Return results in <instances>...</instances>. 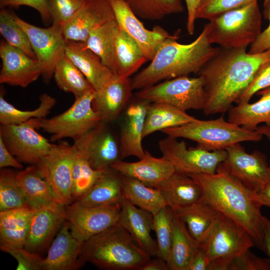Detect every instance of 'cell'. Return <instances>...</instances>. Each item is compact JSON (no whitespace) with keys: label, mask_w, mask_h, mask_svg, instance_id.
Here are the masks:
<instances>
[{"label":"cell","mask_w":270,"mask_h":270,"mask_svg":"<svg viewBox=\"0 0 270 270\" xmlns=\"http://www.w3.org/2000/svg\"><path fill=\"white\" fill-rule=\"evenodd\" d=\"M256 130L260 132L263 136H264L270 142V127L266 125H262L260 126H258L256 129ZM269 165L270 166V158Z\"/></svg>","instance_id":"obj_58"},{"label":"cell","mask_w":270,"mask_h":270,"mask_svg":"<svg viewBox=\"0 0 270 270\" xmlns=\"http://www.w3.org/2000/svg\"><path fill=\"white\" fill-rule=\"evenodd\" d=\"M262 14L269 24L261 32L259 36L250 45L248 53L254 54L262 52L270 49V0H264L263 3Z\"/></svg>","instance_id":"obj_50"},{"label":"cell","mask_w":270,"mask_h":270,"mask_svg":"<svg viewBox=\"0 0 270 270\" xmlns=\"http://www.w3.org/2000/svg\"><path fill=\"white\" fill-rule=\"evenodd\" d=\"M226 150L224 164L248 188L256 192L270 183V166L264 154L256 150L248 153L240 143Z\"/></svg>","instance_id":"obj_15"},{"label":"cell","mask_w":270,"mask_h":270,"mask_svg":"<svg viewBox=\"0 0 270 270\" xmlns=\"http://www.w3.org/2000/svg\"><path fill=\"white\" fill-rule=\"evenodd\" d=\"M20 6H28L35 9L40 14L42 20L46 23L51 20L46 0H0L2 8L6 6L18 7Z\"/></svg>","instance_id":"obj_51"},{"label":"cell","mask_w":270,"mask_h":270,"mask_svg":"<svg viewBox=\"0 0 270 270\" xmlns=\"http://www.w3.org/2000/svg\"><path fill=\"white\" fill-rule=\"evenodd\" d=\"M130 79L116 76L101 89L94 91L92 107L102 122L115 120L126 106L132 90Z\"/></svg>","instance_id":"obj_26"},{"label":"cell","mask_w":270,"mask_h":270,"mask_svg":"<svg viewBox=\"0 0 270 270\" xmlns=\"http://www.w3.org/2000/svg\"><path fill=\"white\" fill-rule=\"evenodd\" d=\"M210 262L204 247L200 244L192 259L188 270H208Z\"/></svg>","instance_id":"obj_52"},{"label":"cell","mask_w":270,"mask_h":270,"mask_svg":"<svg viewBox=\"0 0 270 270\" xmlns=\"http://www.w3.org/2000/svg\"><path fill=\"white\" fill-rule=\"evenodd\" d=\"M53 76L58 88L72 93L75 99L94 90L84 74L65 52L56 62Z\"/></svg>","instance_id":"obj_37"},{"label":"cell","mask_w":270,"mask_h":270,"mask_svg":"<svg viewBox=\"0 0 270 270\" xmlns=\"http://www.w3.org/2000/svg\"><path fill=\"white\" fill-rule=\"evenodd\" d=\"M73 146L96 170L110 168L122 160L120 142L102 122L74 140Z\"/></svg>","instance_id":"obj_17"},{"label":"cell","mask_w":270,"mask_h":270,"mask_svg":"<svg viewBox=\"0 0 270 270\" xmlns=\"http://www.w3.org/2000/svg\"><path fill=\"white\" fill-rule=\"evenodd\" d=\"M151 258L117 223L84 242L80 261L101 270H140Z\"/></svg>","instance_id":"obj_4"},{"label":"cell","mask_w":270,"mask_h":270,"mask_svg":"<svg viewBox=\"0 0 270 270\" xmlns=\"http://www.w3.org/2000/svg\"><path fill=\"white\" fill-rule=\"evenodd\" d=\"M170 270L168 262L159 256L151 258L146 262L140 270Z\"/></svg>","instance_id":"obj_56"},{"label":"cell","mask_w":270,"mask_h":270,"mask_svg":"<svg viewBox=\"0 0 270 270\" xmlns=\"http://www.w3.org/2000/svg\"><path fill=\"white\" fill-rule=\"evenodd\" d=\"M118 223L132 236L138 245L150 257L158 256L156 242L151 236L154 216L124 198Z\"/></svg>","instance_id":"obj_23"},{"label":"cell","mask_w":270,"mask_h":270,"mask_svg":"<svg viewBox=\"0 0 270 270\" xmlns=\"http://www.w3.org/2000/svg\"><path fill=\"white\" fill-rule=\"evenodd\" d=\"M94 96V90L88 92L75 99L64 112L50 118H32V123L36 129L50 134L52 142L64 138L77 140L102 122L92 107Z\"/></svg>","instance_id":"obj_7"},{"label":"cell","mask_w":270,"mask_h":270,"mask_svg":"<svg viewBox=\"0 0 270 270\" xmlns=\"http://www.w3.org/2000/svg\"><path fill=\"white\" fill-rule=\"evenodd\" d=\"M16 177L28 208L37 210L61 204L36 166L32 165L18 172Z\"/></svg>","instance_id":"obj_27"},{"label":"cell","mask_w":270,"mask_h":270,"mask_svg":"<svg viewBox=\"0 0 270 270\" xmlns=\"http://www.w3.org/2000/svg\"><path fill=\"white\" fill-rule=\"evenodd\" d=\"M14 18L24 30L42 69V75L46 80L53 76L55 66L64 53L66 40L62 28L52 24L47 28L32 24L14 14Z\"/></svg>","instance_id":"obj_14"},{"label":"cell","mask_w":270,"mask_h":270,"mask_svg":"<svg viewBox=\"0 0 270 270\" xmlns=\"http://www.w3.org/2000/svg\"><path fill=\"white\" fill-rule=\"evenodd\" d=\"M35 212L27 206L0 212V245L24 247Z\"/></svg>","instance_id":"obj_30"},{"label":"cell","mask_w":270,"mask_h":270,"mask_svg":"<svg viewBox=\"0 0 270 270\" xmlns=\"http://www.w3.org/2000/svg\"><path fill=\"white\" fill-rule=\"evenodd\" d=\"M158 148L175 172L186 174H214L227 156L226 150L209 151L198 146L188 148L184 140L170 136L159 141Z\"/></svg>","instance_id":"obj_9"},{"label":"cell","mask_w":270,"mask_h":270,"mask_svg":"<svg viewBox=\"0 0 270 270\" xmlns=\"http://www.w3.org/2000/svg\"><path fill=\"white\" fill-rule=\"evenodd\" d=\"M124 200L121 175L110 168L80 200V204L98 207L122 204Z\"/></svg>","instance_id":"obj_29"},{"label":"cell","mask_w":270,"mask_h":270,"mask_svg":"<svg viewBox=\"0 0 270 270\" xmlns=\"http://www.w3.org/2000/svg\"><path fill=\"white\" fill-rule=\"evenodd\" d=\"M84 243L72 234L66 220L51 244L43 259L42 270H76L82 266L80 261Z\"/></svg>","instance_id":"obj_22"},{"label":"cell","mask_w":270,"mask_h":270,"mask_svg":"<svg viewBox=\"0 0 270 270\" xmlns=\"http://www.w3.org/2000/svg\"><path fill=\"white\" fill-rule=\"evenodd\" d=\"M110 167L120 175L138 180L146 185L157 188L174 172L171 164L164 157L156 158L145 150L144 156L135 162L120 160Z\"/></svg>","instance_id":"obj_20"},{"label":"cell","mask_w":270,"mask_h":270,"mask_svg":"<svg viewBox=\"0 0 270 270\" xmlns=\"http://www.w3.org/2000/svg\"><path fill=\"white\" fill-rule=\"evenodd\" d=\"M176 39L164 42L150 64L130 80L133 90H140L160 82L198 74L221 48L208 42L206 28L190 43L182 44Z\"/></svg>","instance_id":"obj_3"},{"label":"cell","mask_w":270,"mask_h":270,"mask_svg":"<svg viewBox=\"0 0 270 270\" xmlns=\"http://www.w3.org/2000/svg\"><path fill=\"white\" fill-rule=\"evenodd\" d=\"M2 250L12 256L17 261L16 270H42L43 259L39 254L30 252L24 247H11L0 245Z\"/></svg>","instance_id":"obj_47"},{"label":"cell","mask_w":270,"mask_h":270,"mask_svg":"<svg viewBox=\"0 0 270 270\" xmlns=\"http://www.w3.org/2000/svg\"><path fill=\"white\" fill-rule=\"evenodd\" d=\"M0 83L26 88L42 75L36 59L2 40L0 44Z\"/></svg>","instance_id":"obj_18"},{"label":"cell","mask_w":270,"mask_h":270,"mask_svg":"<svg viewBox=\"0 0 270 270\" xmlns=\"http://www.w3.org/2000/svg\"><path fill=\"white\" fill-rule=\"evenodd\" d=\"M138 17L156 20L172 14L182 12V0H123Z\"/></svg>","instance_id":"obj_41"},{"label":"cell","mask_w":270,"mask_h":270,"mask_svg":"<svg viewBox=\"0 0 270 270\" xmlns=\"http://www.w3.org/2000/svg\"><path fill=\"white\" fill-rule=\"evenodd\" d=\"M138 99L166 104L180 110H202L206 102L203 79L200 76H179L138 90Z\"/></svg>","instance_id":"obj_8"},{"label":"cell","mask_w":270,"mask_h":270,"mask_svg":"<svg viewBox=\"0 0 270 270\" xmlns=\"http://www.w3.org/2000/svg\"><path fill=\"white\" fill-rule=\"evenodd\" d=\"M208 42L224 48H246L262 32L257 0L224 12L204 26Z\"/></svg>","instance_id":"obj_5"},{"label":"cell","mask_w":270,"mask_h":270,"mask_svg":"<svg viewBox=\"0 0 270 270\" xmlns=\"http://www.w3.org/2000/svg\"><path fill=\"white\" fill-rule=\"evenodd\" d=\"M258 0H201L196 18L208 20L226 12L232 10Z\"/></svg>","instance_id":"obj_45"},{"label":"cell","mask_w":270,"mask_h":270,"mask_svg":"<svg viewBox=\"0 0 270 270\" xmlns=\"http://www.w3.org/2000/svg\"><path fill=\"white\" fill-rule=\"evenodd\" d=\"M197 118L170 105L150 102L148 106L143 138L157 131L182 126L195 121Z\"/></svg>","instance_id":"obj_35"},{"label":"cell","mask_w":270,"mask_h":270,"mask_svg":"<svg viewBox=\"0 0 270 270\" xmlns=\"http://www.w3.org/2000/svg\"><path fill=\"white\" fill-rule=\"evenodd\" d=\"M228 270H270V258L258 256L249 249L230 261Z\"/></svg>","instance_id":"obj_49"},{"label":"cell","mask_w":270,"mask_h":270,"mask_svg":"<svg viewBox=\"0 0 270 270\" xmlns=\"http://www.w3.org/2000/svg\"><path fill=\"white\" fill-rule=\"evenodd\" d=\"M16 172L2 168L0 171V212L28 207L18 184Z\"/></svg>","instance_id":"obj_44"},{"label":"cell","mask_w":270,"mask_h":270,"mask_svg":"<svg viewBox=\"0 0 270 270\" xmlns=\"http://www.w3.org/2000/svg\"><path fill=\"white\" fill-rule=\"evenodd\" d=\"M200 187L202 198L222 214L242 227L260 248L262 241V206L256 192L232 175L223 162L215 173L188 174Z\"/></svg>","instance_id":"obj_2"},{"label":"cell","mask_w":270,"mask_h":270,"mask_svg":"<svg viewBox=\"0 0 270 270\" xmlns=\"http://www.w3.org/2000/svg\"><path fill=\"white\" fill-rule=\"evenodd\" d=\"M115 16L108 0H86L75 15L62 27L66 41L86 42L90 32Z\"/></svg>","instance_id":"obj_19"},{"label":"cell","mask_w":270,"mask_h":270,"mask_svg":"<svg viewBox=\"0 0 270 270\" xmlns=\"http://www.w3.org/2000/svg\"><path fill=\"white\" fill-rule=\"evenodd\" d=\"M157 188L173 209L202 199V190L196 182L188 174L176 172Z\"/></svg>","instance_id":"obj_33"},{"label":"cell","mask_w":270,"mask_h":270,"mask_svg":"<svg viewBox=\"0 0 270 270\" xmlns=\"http://www.w3.org/2000/svg\"><path fill=\"white\" fill-rule=\"evenodd\" d=\"M187 9L186 30L189 34L194 32L196 12L201 0H184Z\"/></svg>","instance_id":"obj_54"},{"label":"cell","mask_w":270,"mask_h":270,"mask_svg":"<svg viewBox=\"0 0 270 270\" xmlns=\"http://www.w3.org/2000/svg\"><path fill=\"white\" fill-rule=\"evenodd\" d=\"M174 210L200 244L206 242L220 214L203 198L198 202Z\"/></svg>","instance_id":"obj_28"},{"label":"cell","mask_w":270,"mask_h":270,"mask_svg":"<svg viewBox=\"0 0 270 270\" xmlns=\"http://www.w3.org/2000/svg\"><path fill=\"white\" fill-rule=\"evenodd\" d=\"M199 246L174 212L172 240L168 262L170 270H188Z\"/></svg>","instance_id":"obj_34"},{"label":"cell","mask_w":270,"mask_h":270,"mask_svg":"<svg viewBox=\"0 0 270 270\" xmlns=\"http://www.w3.org/2000/svg\"><path fill=\"white\" fill-rule=\"evenodd\" d=\"M64 206L60 204L36 210L24 247L39 254L47 248L66 220Z\"/></svg>","instance_id":"obj_21"},{"label":"cell","mask_w":270,"mask_h":270,"mask_svg":"<svg viewBox=\"0 0 270 270\" xmlns=\"http://www.w3.org/2000/svg\"><path fill=\"white\" fill-rule=\"evenodd\" d=\"M150 103L147 100L138 99L130 104L126 110L119 142L122 160L129 156L140 159L144 154L142 140Z\"/></svg>","instance_id":"obj_25"},{"label":"cell","mask_w":270,"mask_h":270,"mask_svg":"<svg viewBox=\"0 0 270 270\" xmlns=\"http://www.w3.org/2000/svg\"><path fill=\"white\" fill-rule=\"evenodd\" d=\"M120 28L116 18L107 22L93 30L85 42L116 76L118 72L116 41Z\"/></svg>","instance_id":"obj_31"},{"label":"cell","mask_w":270,"mask_h":270,"mask_svg":"<svg viewBox=\"0 0 270 270\" xmlns=\"http://www.w3.org/2000/svg\"><path fill=\"white\" fill-rule=\"evenodd\" d=\"M0 32L8 44L36 59L28 36L16 21L14 13L6 8H2L0 12Z\"/></svg>","instance_id":"obj_43"},{"label":"cell","mask_w":270,"mask_h":270,"mask_svg":"<svg viewBox=\"0 0 270 270\" xmlns=\"http://www.w3.org/2000/svg\"><path fill=\"white\" fill-rule=\"evenodd\" d=\"M269 86H270V58L258 68L252 81L236 103L238 104L249 102L254 94Z\"/></svg>","instance_id":"obj_48"},{"label":"cell","mask_w":270,"mask_h":270,"mask_svg":"<svg viewBox=\"0 0 270 270\" xmlns=\"http://www.w3.org/2000/svg\"><path fill=\"white\" fill-rule=\"evenodd\" d=\"M64 52L84 74L94 91L101 89L117 76L84 42L66 41Z\"/></svg>","instance_id":"obj_24"},{"label":"cell","mask_w":270,"mask_h":270,"mask_svg":"<svg viewBox=\"0 0 270 270\" xmlns=\"http://www.w3.org/2000/svg\"><path fill=\"white\" fill-rule=\"evenodd\" d=\"M154 216V230L156 232L158 256L168 264L173 236L174 210L168 206L160 209Z\"/></svg>","instance_id":"obj_42"},{"label":"cell","mask_w":270,"mask_h":270,"mask_svg":"<svg viewBox=\"0 0 270 270\" xmlns=\"http://www.w3.org/2000/svg\"><path fill=\"white\" fill-rule=\"evenodd\" d=\"M108 0L120 26L136 42L148 60L154 58L164 42L179 38L180 32L170 34L160 26L146 29L123 0Z\"/></svg>","instance_id":"obj_16"},{"label":"cell","mask_w":270,"mask_h":270,"mask_svg":"<svg viewBox=\"0 0 270 270\" xmlns=\"http://www.w3.org/2000/svg\"><path fill=\"white\" fill-rule=\"evenodd\" d=\"M40 104L32 110H22L6 100L2 92L0 94V122L1 124H19L34 118H45L54 106L56 100L47 94H42Z\"/></svg>","instance_id":"obj_40"},{"label":"cell","mask_w":270,"mask_h":270,"mask_svg":"<svg viewBox=\"0 0 270 270\" xmlns=\"http://www.w3.org/2000/svg\"><path fill=\"white\" fill-rule=\"evenodd\" d=\"M116 52L118 76L122 78H129L148 60L136 42L120 27L116 38Z\"/></svg>","instance_id":"obj_38"},{"label":"cell","mask_w":270,"mask_h":270,"mask_svg":"<svg viewBox=\"0 0 270 270\" xmlns=\"http://www.w3.org/2000/svg\"><path fill=\"white\" fill-rule=\"evenodd\" d=\"M256 194L262 206L270 208V183L256 192Z\"/></svg>","instance_id":"obj_57"},{"label":"cell","mask_w":270,"mask_h":270,"mask_svg":"<svg viewBox=\"0 0 270 270\" xmlns=\"http://www.w3.org/2000/svg\"><path fill=\"white\" fill-rule=\"evenodd\" d=\"M270 258V220L264 216L262 241L260 248Z\"/></svg>","instance_id":"obj_55"},{"label":"cell","mask_w":270,"mask_h":270,"mask_svg":"<svg viewBox=\"0 0 270 270\" xmlns=\"http://www.w3.org/2000/svg\"><path fill=\"white\" fill-rule=\"evenodd\" d=\"M124 198L153 215L168 206L158 188L146 185L135 178L122 176Z\"/></svg>","instance_id":"obj_36"},{"label":"cell","mask_w":270,"mask_h":270,"mask_svg":"<svg viewBox=\"0 0 270 270\" xmlns=\"http://www.w3.org/2000/svg\"><path fill=\"white\" fill-rule=\"evenodd\" d=\"M246 48H224L198 73L203 79L206 116L224 113L232 108L261 66L270 58V49L250 54Z\"/></svg>","instance_id":"obj_1"},{"label":"cell","mask_w":270,"mask_h":270,"mask_svg":"<svg viewBox=\"0 0 270 270\" xmlns=\"http://www.w3.org/2000/svg\"><path fill=\"white\" fill-rule=\"evenodd\" d=\"M36 130L32 119L19 124H1L0 137L18 161L35 165L54 145Z\"/></svg>","instance_id":"obj_12"},{"label":"cell","mask_w":270,"mask_h":270,"mask_svg":"<svg viewBox=\"0 0 270 270\" xmlns=\"http://www.w3.org/2000/svg\"><path fill=\"white\" fill-rule=\"evenodd\" d=\"M12 167L22 170L23 166L8 150L0 137V168Z\"/></svg>","instance_id":"obj_53"},{"label":"cell","mask_w":270,"mask_h":270,"mask_svg":"<svg viewBox=\"0 0 270 270\" xmlns=\"http://www.w3.org/2000/svg\"><path fill=\"white\" fill-rule=\"evenodd\" d=\"M121 205L90 207L74 202L65 206L66 220L72 235L84 243L118 223Z\"/></svg>","instance_id":"obj_13"},{"label":"cell","mask_w":270,"mask_h":270,"mask_svg":"<svg viewBox=\"0 0 270 270\" xmlns=\"http://www.w3.org/2000/svg\"><path fill=\"white\" fill-rule=\"evenodd\" d=\"M86 0H46L52 24L62 28L81 8Z\"/></svg>","instance_id":"obj_46"},{"label":"cell","mask_w":270,"mask_h":270,"mask_svg":"<svg viewBox=\"0 0 270 270\" xmlns=\"http://www.w3.org/2000/svg\"><path fill=\"white\" fill-rule=\"evenodd\" d=\"M256 94L260 96L256 102L232 106L228 121L250 130H256L262 122L270 127V86Z\"/></svg>","instance_id":"obj_32"},{"label":"cell","mask_w":270,"mask_h":270,"mask_svg":"<svg viewBox=\"0 0 270 270\" xmlns=\"http://www.w3.org/2000/svg\"><path fill=\"white\" fill-rule=\"evenodd\" d=\"M248 233L240 226L220 214L206 242L202 244L210 261L220 260L227 265L254 245Z\"/></svg>","instance_id":"obj_11"},{"label":"cell","mask_w":270,"mask_h":270,"mask_svg":"<svg viewBox=\"0 0 270 270\" xmlns=\"http://www.w3.org/2000/svg\"><path fill=\"white\" fill-rule=\"evenodd\" d=\"M73 145L66 142L54 144L49 152L36 166L40 175L50 184L58 201L64 206L72 203Z\"/></svg>","instance_id":"obj_10"},{"label":"cell","mask_w":270,"mask_h":270,"mask_svg":"<svg viewBox=\"0 0 270 270\" xmlns=\"http://www.w3.org/2000/svg\"><path fill=\"white\" fill-rule=\"evenodd\" d=\"M73 146L74 152L72 172V202L78 201L84 196L110 168H93L82 154Z\"/></svg>","instance_id":"obj_39"},{"label":"cell","mask_w":270,"mask_h":270,"mask_svg":"<svg viewBox=\"0 0 270 270\" xmlns=\"http://www.w3.org/2000/svg\"><path fill=\"white\" fill-rule=\"evenodd\" d=\"M174 138H184L197 142V146L214 151L226 150L237 143L258 142L263 135L256 130H250L224 120L223 116L210 120H200L162 130Z\"/></svg>","instance_id":"obj_6"}]
</instances>
